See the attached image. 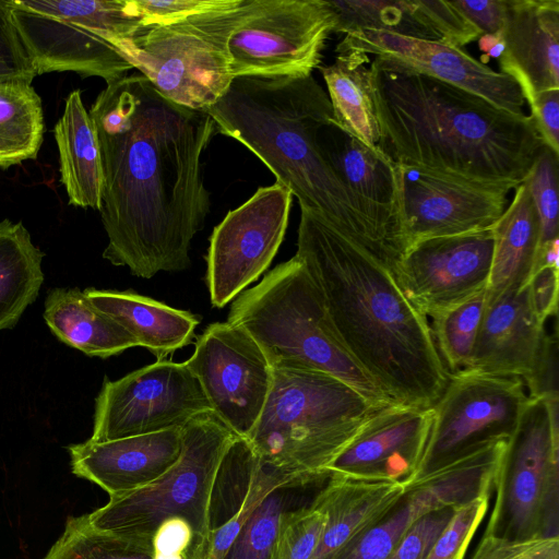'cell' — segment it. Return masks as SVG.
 Segmentation results:
<instances>
[{
    "instance_id": "6da1fadb",
    "label": "cell",
    "mask_w": 559,
    "mask_h": 559,
    "mask_svg": "<svg viewBox=\"0 0 559 559\" xmlns=\"http://www.w3.org/2000/svg\"><path fill=\"white\" fill-rule=\"evenodd\" d=\"M88 112L103 167V258L141 278L188 269L211 207L201 157L214 120L168 100L142 74L108 83Z\"/></svg>"
},
{
    "instance_id": "7a4b0ae2",
    "label": "cell",
    "mask_w": 559,
    "mask_h": 559,
    "mask_svg": "<svg viewBox=\"0 0 559 559\" xmlns=\"http://www.w3.org/2000/svg\"><path fill=\"white\" fill-rule=\"evenodd\" d=\"M341 342L395 404L431 408L449 374L428 319L393 273L317 212L300 206L297 252Z\"/></svg>"
},
{
    "instance_id": "3957f363",
    "label": "cell",
    "mask_w": 559,
    "mask_h": 559,
    "mask_svg": "<svg viewBox=\"0 0 559 559\" xmlns=\"http://www.w3.org/2000/svg\"><path fill=\"white\" fill-rule=\"evenodd\" d=\"M370 72L378 147L393 163L519 186L545 145L530 116L430 76Z\"/></svg>"
},
{
    "instance_id": "277c9868",
    "label": "cell",
    "mask_w": 559,
    "mask_h": 559,
    "mask_svg": "<svg viewBox=\"0 0 559 559\" xmlns=\"http://www.w3.org/2000/svg\"><path fill=\"white\" fill-rule=\"evenodd\" d=\"M204 111L217 133L255 154L299 206L320 214L390 270L382 247L319 146L320 129L335 119L328 93L312 74L236 76Z\"/></svg>"
},
{
    "instance_id": "5b68a950",
    "label": "cell",
    "mask_w": 559,
    "mask_h": 559,
    "mask_svg": "<svg viewBox=\"0 0 559 559\" xmlns=\"http://www.w3.org/2000/svg\"><path fill=\"white\" fill-rule=\"evenodd\" d=\"M227 322L257 342L272 370L325 372L354 388L377 408L395 404L341 342L319 287L296 254L242 290L231 302Z\"/></svg>"
},
{
    "instance_id": "8992f818",
    "label": "cell",
    "mask_w": 559,
    "mask_h": 559,
    "mask_svg": "<svg viewBox=\"0 0 559 559\" xmlns=\"http://www.w3.org/2000/svg\"><path fill=\"white\" fill-rule=\"evenodd\" d=\"M379 409L329 373L274 369L266 402L247 440L260 462L293 477L324 483L332 463Z\"/></svg>"
},
{
    "instance_id": "52a82bcc",
    "label": "cell",
    "mask_w": 559,
    "mask_h": 559,
    "mask_svg": "<svg viewBox=\"0 0 559 559\" xmlns=\"http://www.w3.org/2000/svg\"><path fill=\"white\" fill-rule=\"evenodd\" d=\"M9 19L36 75L75 72L106 84L132 66L116 48L143 21L133 0H4Z\"/></svg>"
},
{
    "instance_id": "ba28073f",
    "label": "cell",
    "mask_w": 559,
    "mask_h": 559,
    "mask_svg": "<svg viewBox=\"0 0 559 559\" xmlns=\"http://www.w3.org/2000/svg\"><path fill=\"white\" fill-rule=\"evenodd\" d=\"M248 0L141 28L117 41L121 56L168 100L204 110L233 81L228 41Z\"/></svg>"
},
{
    "instance_id": "9c48e42d",
    "label": "cell",
    "mask_w": 559,
    "mask_h": 559,
    "mask_svg": "<svg viewBox=\"0 0 559 559\" xmlns=\"http://www.w3.org/2000/svg\"><path fill=\"white\" fill-rule=\"evenodd\" d=\"M236 437L212 411L195 415L181 427L178 461L153 483L109 497L87 514L90 524L102 532L152 542L164 521L180 518L211 544L212 489L222 457Z\"/></svg>"
},
{
    "instance_id": "30bf717a",
    "label": "cell",
    "mask_w": 559,
    "mask_h": 559,
    "mask_svg": "<svg viewBox=\"0 0 559 559\" xmlns=\"http://www.w3.org/2000/svg\"><path fill=\"white\" fill-rule=\"evenodd\" d=\"M558 401L527 399L498 471L484 533L511 540L559 536Z\"/></svg>"
},
{
    "instance_id": "8fae6325",
    "label": "cell",
    "mask_w": 559,
    "mask_h": 559,
    "mask_svg": "<svg viewBox=\"0 0 559 559\" xmlns=\"http://www.w3.org/2000/svg\"><path fill=\"white\" fill-rule=\"evenodd\" d=\"M336 22L325 0H248L228 41L233 78L311 75Z\"/></svg>"
},
{
    "instance_id": "7c38bea8",
    "label": "cell",
    "mask_w": 559,
    "mask_h": 559,
    "mask_svg": "<svg viewBox=\"0 0 559 559\" xmlns=\"http://www.w3.org/2000/svg\"><path fill=\"white\" fill-rule=\"evenodd\" d=\"M212 411L185 362L157 360L118 380H104L95 400L93 441H109L181 428Z\"/></svg>"
},
{
    "instance_id": "4fadbf2b",
    "label": "cell",
    "mask_w": 559,
    "mask_h": 559,
    "mask_svg": "<svg viewBox=\"0 0 559 559\" xmlns=\"http://www.w3.org/2000/svg\"><path fill=\"white\" fill-rule=\"evenodd\" d=\"M395 166L407 249L425 239L490 228L518 187L414 164Z\"/></svg>"
},
{
    "instance_id": "5bb4252c",
    "label": "cell",
    "mask_w": 559,
    "mask_h": 559,
    "mask_svg": "<svg viewBox=\"0 0 559 559\" xmlns=\"http://www.w3.org/2000/svg\"><path fill=\"white\" fill-rule=\"evenodd\" d=\"M527 399L521 378L464 370L449 374L432 406L433 420L419 474L488 441L510 438Z\"/></svg>"
},
{
    "instance_id": "9a60e30c",
    "label": "cell",
    "mask_w": 559,
    "mask_h": 559,
    "mask_svg": "<svg viewBox=\"0 0 559 559\" xmlns=\"http://www.w3.org/2000/svg\"><path fill=\"white\" fill-rule=\"evenodd\" d=\"M293 204L288 188H259L213 229L206 282L211 304L223 308L262 275L284 240Z\"/></svg>"
},
{
    "instance_id": "2e32d148",
    "label": "cell",
    "mask_w": 559,
    "mask_h": 559,
    "mask_svg": "<svg viewBox=\"0 0 559 559\" xmlns=\"http://www.w3.org/2000/svg\"><path fill=\"white\" fill-rule=\"evenodd\" d=\"M212 412L239 438L254 428L271 390L273 370L257 342L229 322L210 324L185 361Z\"/></svg>"
},
{
    "instance_id": "e0dca14e",
    "label": "cell",
    "mask_w": 559,
    "mask_h": 559,
    "mask_svg": "<svg viewBox=\"0 0 559 559\" xmlns=\"http://www.w3.org/2000/svg\"><path fill=\"white\" fill-rule=\"evenodd\" d=\"M344 35L336 50L362 52L373 57L372 63L382 69L430 76L476 94L502 110L524 115L525 99L518 83L461 48L374 29Z\"/></svg>"
},
{
    "instance_id": "ac0fdd59",
    "label": "cell",
    "mask_w": 559,
    "mask_h": 559,
    "mask_svg": "<svg viewBox=\"0 0 559 559\" xmlns=\"http://www.w3.org/2000/svg\"><path fill=\"white\" fill-rule=\"evenodd\" d=\"M492 252L491 227L425 239L406 250L394 277L406 299L432 318L486 290Z\"/></svg>"
},
{
    "instance_id": "d6986e66",
    "label": "cell",
    "mask_w": 559,
    "mask_h": 559,
    "mask_svg": "<svg viewBox=\"0 0 559 559\" xmlns=\"http://www.w3.org/2000/svg\"><path fill=\"white\" fill-rule=\"evenodd\" d=\"M318 143L382 247L394 275L407 249L395 163L380 150L366 146L336 122L320 129Z\"/></svg>"
},
{
    "instance_id": "ffe728a7",
    "label": "cell",
    "mask_w": 559,
    "mask_h": 559,
    "mask_svg": "<svg viewBox=\"0 0 559 559\" xmlns=\"http://www.w3.org/2000/svg\"><path fill=\"white\" fill-rule=\"evenodd\" d=\"M433 420L431 408L392 404L377 411L329 468L332 473L408 484L424 461Z\"/></svg>"
},
{
    "instance_id": "44dd1931",
    "label": "cell",
    "mask_w": 559,
    "mask_h": 559,
    "mask_svg": "<svg viewBox=\"0 0 559 559\" xmlns=\"http://www.w3.org/2000/svg\"><path fill=\"white\" fill-rule=\"evenodd\" d=\"M68 450L72 473L112 497L164 475L180 457L181 428L102 442L88 439Z\"/></svg>"
},
{
    "instance_id": "7402d4cb",
    "label": "cell",
    "mask_w": 559,
    "mask_h": 559,
    "mask_svg": "<svg viewBox=\"0 0 559 559\" xmlns=\"http://www.w3.org/2000/svg\"><path fill=\"white\" fill-rule=\"evenodd\" d=\"M501 73L520 86L525 103L559 90V1L506 0Z\"/></svg>"
},
{
    "instance_id": "603a6c76",
    "label": "cell",
    "mask_w": 559,
    "mask_h": 559,
    "mask_svg": "<svg viewBox=\"0 0 559 559\" xmlns=\"http://www.w3.org/2000/svg\"><path fill=\"white\" fill-rule=\"evenodd\" d=\"M546 335L545 323L532 308L527 285L506 292L485 304L472 358L464 371L526 378Z\"/></svg>"
},
{
    "instance_id": "cb8c5ba5",
    "label": "cell",
    "mask_w": 559,
    "mask_h": 559,
    "mask_svg": "<svg viewBox=\"0 0 559 559\" xmlns=\"http://www.w3.org/2000/svg\"><path fill=\"white\" fill-rule=\"evenodd\" d=\"M402 481L332 473L314 496L326 514L311 559H330L380 521L405 495Z\"/></svg>"
},
{
    "instance_id": "d4e9b609",
    "label": "cell",
    "mask_w": 559,
    "mask_h": 559,
    "mask_svg": "<svg viewBox=\"0 0 559 559\" xmlns=\"http://www.w3.org/2000/svg\"><path fill=\"white\" fill-rule=\"evenodd\" d=\"M87 298L124 328L157 360L189 345L199 319L189 311L169 307L133 292L86 288Z\"/></svg>"
},
{
    "instance_id": "484cf974",
    "label": "cell",
    "mask_w": 559,
    "mask_h": 559,
    "mask_svg": "<svg viewBox=\"0 0 559 559\" xmlns=\"http://www.w3.org/2000/svg\"><path fill=\"white\" fill-rule=\"evenodd\" d=\"M508 441L509 438L488 441L423 472L408 484L406 492L426 513L491 497Z\"/></svg>"
},
{
    "instance_id": "4316f807",
    "label": "cell",
    "mask_w": 559,
    "mask_h": 559,
    "mask_svg": "<svg viewBox=\"0 0 559 559\" xmlns=\"http://www.w3.org/2000/svg\"><path fill=\"white\" fill-rule=\"evenodd\" d=\"M493 252L485 304L524 287L536 266L539 249L537 212L526 183L516 187L511 203L491 226Z\"/></svg>"
},
{
    "instance_id": "83f0119b",
    "label": "cell",
    "mask_w": 559,
    "mask_h": 559,
    "mask_svg": "<svg viewBox=\"0 0 559 559\" xmlns=\"http://www.w3.org/2000/svg\"><path fill=\"white\" fill-rule=\"evenodd\" d=\"M59 152L60 181L69 204L100 210L103 167L97 133L81 97L71 92L53 128Z\"/></svg>"
},
{
    "instance_id": "f1b7e54d",
    "label": "cell",
    "mask_w": 559,
    "mask_h": 559,
    "mask_svg": "<svg viewBox=\"0 0 559 559\" xmlns=\"http://www.w3.org/2000/svg\"><path fill=\"white\" fill-rule=\"evenodd\" d=\"M44 319L59 341L87 356L108 358L139 346L124 328L78 288L49 290Z\"/></svg>"
},
{
    "instance_id": "f546056e",
    "label": "cell",
    "mask_w": 559,
    "mask_h": 559,
    "mask_svg": "<svg viewBox=\"0 0 559 559\" xmlns=\"http://www.w3.org/2000/svg\"><path fill=\"white\" fill-rule=\"evenodd\" d=\"M35 76L0 60V168L35 159L43 144L44 112L32 86Z\"/></svg>"
},
{
    "instance_id": "4dcf8cb0",
    "label": "cell",
    "mask_w": 559,
    "mask_h": 559,
    "mask_svg": "<svg viewBox=\"0 0 559 559\" xmlns=\"http://www.w3.org/2000/svg\"><path fill=\"white\" fill-rule=\"evenodd\" d=\"M335 62L320 67L336 124L371 150L378 151L379 124L371 88V58L336 50Z\"/></svg>"
},
{
    "instance_id": "1f68e13d",
    "label": "cell",
    "mask_w": 559,
    "mask_h": 559,
    "mask_svg": "<svg viewBox=\"0 0 559 559\" xmlns=\"http://www.w3.org/2000/svg\"><path fill=\"white\" fill-rule=\"evenodd\" d=\"M43 258L22 222H0V331L12 329L37 298Z\"/></svg>"
},
{
    "instance_id": "d6a6232c",
    "label": "cell",
    "mask_w": 559,
    "mask_h": 559,
    "mask_svg": "<svg viewBox=\"0 0 559 559\" xmlns=\"http://www.w3.org/2000/svg\"><path fill=\"white\" fill-rule=\"evenodd\" d=\"M324 483L293 480L269 492L251 512L223 559H272L286 513L310 502L302 500V491Z\"/></svg>"
},
{
    "instance_id": "836d02e7",
    "label": "cell",
    "mask_w": 559,
    "mask_h": 559,
    "mask_svg": "<svg viewBox=\"0 0 559 559\" xmlns=\"http://www.w3.org/2000/svg\"><path fill=\"white\" fill-rule=\"evenodd\" d=\"M330 3L337 17L333 33L374 29L438 40L425 25L416 0H338Z\"/></svg>"
},
{
    "instance_id": "e575fe53",
    "label": "cell",
    "mask_w": 559,
    "mask_h": 559,
    "mask_svg": "<svg viewBox=\"0 0 559 559\" xmlns=\"http://www.w3.org/2000/svg\"><path fill=\"white\" fill-rule=\"evenodd\" d=\"M43 559H153L152 542L94 528L87 514L68 518L64 530Z\"/></svg>"
},
{
    "instance_id": "d590c367",
    "label": "cell",
    "mask_w": 559,
    "mask_h": 559,
    "mask_svg": "<svg viewBox=\"0 0 559 559\" xmlns=\"http://www.w3.org/2000/svg\"><path fill=\"white\" fill-rule=\"evenodd\" d=\"M483 290L431 318L430 330L448 374L467 368L485 309Z\"/></svg>"
},
{
    "instance_id": "8d00e7d4",
    "label": "cell",
    "mask_w": 559,
    "mask_h": 559,
    "mask_svg": "<svg viewBox=\"0 0 559 559\" xmlns=\"http://www.w3.org/2000/svg\"><path fill=\"white\" fill-rule=\"evenodd\" d=\"M424 514L421 506L405 492L380 521L330 559H386L406 530Z\"/></svg>"
},
{
    "instance_id": "74e56055",
    "label": "cell",
    "mask_w": 559,
    "mask_h": 559,
    "mask_svg": "<svg viewBox=\"0 0 559 559\" xmlns=\"http://www.w3.org/2000/svg\"><path fill=\"white\" fill-rule=\"evenodd\" d=\"M325 524V511L314 497L309 503L290 510L282 521L272 559H311Z\"/></svg>"
},
{
    "instance_id": "f35d334b",
    "label": "cell",
    "mask_w": 559,
    "mask_h": 559,
    "mask_svg": "<svg viewBox=\"0 0 559 559\" xmlns=\"http://www.w3.org/2000/svg\"><path fill=\"white\" fill-rule=\"evenodd\" d=\"M558 157V154L544 145L524 179L538 216L539 248L559 239Z\"/></svg>"
},
{
    "instance_id": "ab89813d",
    "label": "cell",
    "mask_w": 559,
    "mask_h": 559,
    "mask_svg": "<svg viewBox=\"0 0 559 559\" xmlns=\"http://www.w3.org/2000/svg\"><path fill=\"white\" fill-rule=\"evenodd\" d=\"M489 499L488 496L479 497L455 508L427 559H464L472 538L487 514Z\"/></svg>"
},
{
    "instance_id": "60d3db41",
    "label": "cell",
    "mask_w": 559,
    "mask_h": 559,
    "mask_svg": "<svg viewBox=\"0 0 559 559\" xmlns=\"http://www.w3.org/2000/svg\"><path fill=\"white\" fill-rule=\"evenodd\" d=\"M419 14L438 41L461 48L483 34L451 1L416 0Z\"/></svg>"
},
{
    "instance_id": "b9f144b4",
    "label": "cell",
    "mask_w": 559,
    "mask_h": 559,
    "mask_svg": "<svg viewBox=\"0 0 559 559\" xmlns=\"http://www.w3.org/2000/svg\"><path fill=\"white\" fill-rule=\"evenodd\" d=\"M471 559H559V536L511 540L484 533Z\"/></svg>"
},
{
    "instance_id": "7bdbcfd3",
    "label": "cell",
    "mask_w": 559,
    "mask_h": 559,
    "mask_svg": "<svg viewBox=\"0 0 559 559\" xmlns=\"http://www.w3.org/2000/svg\"><path fill=\"white\" fill-rule=\"evenodd\" d=\"M455 508L430 511L418 518L404 533L386 559H427L438 536Z\"/></svg>"
},
{
    "instance_id": "ee69618b",
    "label": "cell",
    "mask_w": 559,
    "mask_h": 559,
    "mask_svg": "<svg viewBox=\"0 0 559 559\" xmlns=\"http://www.w3.org/2000/svg\"><path fill=\"white\" fill-rule=\"evenodd\" d=\"M143 26L166 24L217 9L231 0H133Z\"/></svg>"
},
{
    "instance_id": "f6af8a7d",
    "label": "cell",
    "mask_w": 559,
    "mask_h": 559,
    "mask_svg": "<svg viewBox=\"0 0 559 559\" xmlns=\"http://www.w3.org/2000/svg\"><path fill=\"white\" fill-rule=\"evenodd\" d=\"M524 380L528 388V397L559 399L557 330L546 335L538 358Z\"/></svg>"
},
{
    "instance_id": "bcb514c9",
    "label": "cell",
    "mask_w": 559,
    "mask_h": 559,
    "mask_svg": "<svg viewBox=\"0 0 559 559\" xmlns=\"http://www.w3.org/2000/svg\"><path fill=\"white\" fill-rule=\"evenodd\" d=\"M558 265H539L526 284L532 308L544 323L558 313Z\"/></svg>"
},
{
    "instance_id": "7dc6e473",
    "label": "cell",
    "mask_w": 559,
    "mask_h": 559,
    "mask_svg": "<svg viewBox=\"0 0 559 559\" xmlns=\"http://www.w3.org/2000/svg\"><path fill=\"white\" fill-rule=\"evenodd\" d=\"M527 104L544 144L559 155V90L542 92Z\"/></svg>"
},
{
    "instance_id": "c3c4849f",
    "label": "cell",
    "mask_w": 559,
    "mask_h": 559,
    "mask_svg": "<svg viewBox=\"0 0 559 559\" xmlns=\"http://www.w3.org/2000/svg\"><path fill=\"white\" fill-rule=\"evenodd\" d=\"M451 2L483 35L497 34L502 29L506 0H457Z\"/></svg>"
},
{
    "instance_id": "681fc988",
    "label": "cell",
    "mask_w": 559,
    "mask_h": 559,
    "mask_svg": "<svg viewBox=\"0 0 559 559\" xmlns=\"http://www.w3.org/2000/svg\"><path fill=\"white\" fill-rule=\"evenodd\" d=\"M0 60L21 70L34 72L9 19L4 0H0Z\"/></svg>"
},
{
    "instance_id": "f907efd6",
    "label": "cell",
    "mask_w": 559,
    "mask_h": 559,
    "mask_svg": "<svg viewBox=\"0 0 559 559\" xmlns=\"http://www.w3.org/2000/svg\"><path fill=\"white\" fill-rule=\"evenodd\" d=\"M478 48L483 52L480 62L486 64L489 59H499L504 49L501 31L497 34H485L478 39Z\"/></svg>"
}]
</instances>
